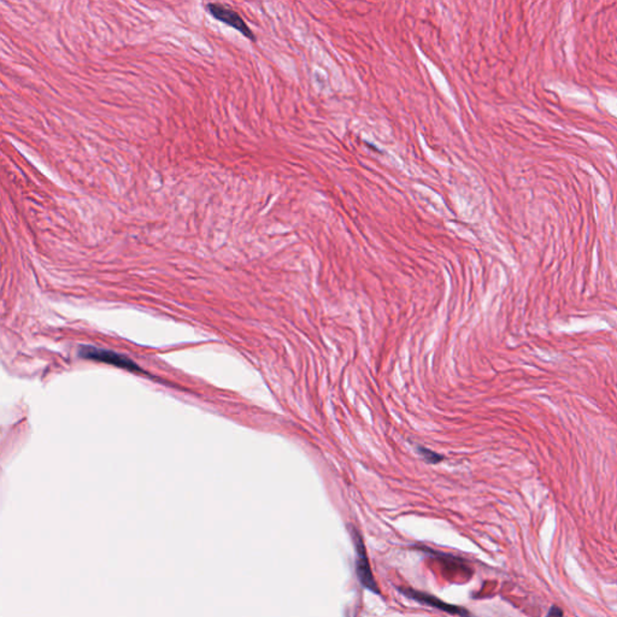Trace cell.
Here are the masks:
<instances>
[{"instance_id": "cell-4", "label": "cell", "mask_w": 617, "mask_h": 617, "mask_svg": "<svg viewBox=\"0 0 617 617\" xmlns=\"http://www.w3.org/2000/svg\"><path fill=\"white\" fill-rule=\"evenodd\" d=\"M403 593L407 597L412 598L414 601H420V603L424 605H429V606H433L436 609L445 611V613H450V615H458V616L463 617L469 616L468 611L463 609V608L457 606V605L448 604L445 601H440L439 598L429 596L427 593L419 592V591H415V589H407L405 591H403Z\"/></svg>"}, {"instance_id": "cell-6", "label": "cell", "mask_w": 617, "mask_h": 617, "mask_svg": "<svg viewBox=\"0 0 617 617\" xmlns=\"http://www.w3.org/2000/svg\"><path fill=\"white\" fill-rule=\"evenodd\" d=\"M548 617H563V611H562L561 608H558L556 605H553V608L550 609Z\"/></svg>"}, {"instance_id": "cell-3", "label": "cell", "mask_w": 617, "mask_h": 617, "mask_svg": "<svg viewBox=\"0 0 617 617\" xmlns=\"http://www.w3.org/2000/svg\"><path fill=\"white\" fill-rule=\"evenodd\" d=\"M80 355L86 359H92L97 361L101 363L110 364L113 367L123 368L130 371H135L140 373L142 369L137 367V364L134 363L132 359L128 358L127 356L121 355L118 352L110 351V350H104V349H98V347L84 346L81 347Z\"/></svg>"}, {"instance_id": "cell-1", "label": "cell", "mask_w": 617, "mask_h": 617, "mask_svg": "<svg viewBox=\"0 0 617 617\" xmlns=\"http://www.w3.org/2000/svg\"><path fill=\"white\" fill-rule=\"evenodd\" d=\"M205 10L216 20L242 33V35L249 40H256V35L252 32V29L249 27L247 21L242 18V15L235 9L221 3H208L205 4Z\"/></svg>"}, {"instance_id": "cell-2", "label": "cell", "mask_w": 617, "mask_h": 617, "mask_svg": "<svg viewBox=\"0 0 617 617\" xmlns=\"http://www.w3.org/2000/svg\"><path fill=\"white\" fill-rule=\"evenodd\" d=\"M353 543H355L356 549V573L358 577L359 582L371 592L379 594V586L376 584L373 572H371L370 563L368 560L363 539L356 529L353 531Z\"/></svg>"}, {"instance_id": "cell-5", "label": "cell", "mask_w": 617, "mask_h": 617, "mask_svg": "<svg viewBox=\"0 0 617 617\" xmlns=\"http://www.w3.org/2000/svg\"><path fill=\"white\" fill-rule=\"evenodd\" d=\"M419 452H421V455L428 460V462H431V463H436V462H439L441 460V457L439 455H436L434 452L428 451V450H424V448H419Z\"/></svg>"}]
</instances>
